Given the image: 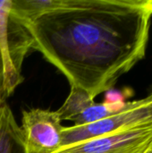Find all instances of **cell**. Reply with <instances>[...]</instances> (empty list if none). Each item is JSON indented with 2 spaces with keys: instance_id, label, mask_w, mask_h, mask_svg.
I'll return each instance as SVG.
<instances>
[{
  "instance_id": "30bf717a",
  "label": "cell",
  "mask_w": 152,
  "mask_h": 153,
  "mask_svg": "<svg viewBox=\"0 0 152 153\" xmlns=\"http://www.w3.org/2000/svg\"><path fill=\"white\" fill-rule=\"evenodd\" d=\"M143 153H152V144Z\"/></svg>"
},
{
  "instance_id": "ba28073f",
  "label": "cell",
  "mask_w": 152,
  "mask_h": 153,
  "mask_svg": "<svg viewBox=\"0 0 152 153\" xmlns=\"http://www.w3.org/2000/svg\"><path fill=\"white\" fill-rule=\"evenodd\" d=\"M126 105V102L116 101L106 103H96L84 109L79 116L73 119L74 126H81L95 123L106 117H108L119 111H121Z\"/></svg>"
},
{
  "instance_id": "5b68a950",
  "label": "cell",
  "mask_w": 152,
  "mask_h": 153,
  "mask_svg": "<svg viewBox=\"0 0 152 153\" xmlns=\"http://www.w3.org/2000/svg\"><path fill=\"white\" fill-rule=\"evenodd\" d=\"M58 113L30 108L22 112L20 126L27 153H56L62 148L64 126Z\"/></svg>"
},
{
  "instance_id": "8992f818",
  "label": "cell",
  "mask_w": 152,
  "mask_h": 153,
  "mask_svg": "<svg viewBox=\"0 0 152 153\" xmlns=\"http://www.w3.org/2000/svg\"><path fill=\"white\" fill-rule=\"evenodd\" d=\"M0 153H27L20 126L6 101L0 104Z\"/></svg>"
},
{
  "instance_id": "7a4b0ae2",
  "label": "cell",
  "mask_w": 152,
  "mask_h": 153,
  "mask_svg": "<svg viewBox=\"0 0 152 153\" xmlns=\"http://www.w3.org/2000/svg\"><path fill=\"white\" fill-rule=\"evenodd\" d=\"M11 7L12 0H0V52L7 98L24 80L22 64L32 45L30 35L11 12Z\"/></svg>"
},
{
  "instance_id": "52a82bcc",
  "label": "cell",
  "mask_w": 152,
  "mask_h": 153,
  "mask_svg": "<svg viewBox=\"0 0 152 153\" xmlns=\"http://www.w3.org/2000/svg\"><path fill=\"white\" fill-rule=\"evenodd\" d=\"M94 102V100L90 97L87 91L81 88L72 86L67 99L56 112L58 113L61 121H73L77 116Z\"/></svg>"
},
{
  "instance_id": "8fae6325",
  "label": "cell",
  "mask_w": 152,
  "mask_h": 153,
  "mask_svg": "<svg viewBox=\"0 0 152 153\" xmlns=\"http://www.w3.org/2000/svg\"><path fill=\"white\" fill-rule=\"evenodd\" d=\"M151 120H152V106H151Z\"/></svg>"
},
{
  "instance_id": "9c48e42d",
  "label": "cell",
  "mask_w": 152,
  "mask_h": 153,
  "mask_svg": "<svg viewBox=\"0 0 152 153\" xmlns=\"http://www.w3.org/2000/svg\"><path fill=\"white\" fill-rule=\"evenodd\" d=\"M7 96L4 90V63L2 58V54L0 52V104L6 101Z\"/></svg>"
},
{
  "instance_id": "277c9868",
  "label": "cell",
  "mask_w": 152,
  "mask_h": 153,
  "mask_svg": "<svg viewBox=\"0 0 152 153\" xmlns=\"http://www.w3.org/2000/svg\"><path fill=\"white\" fill-rule=\"evenodd\" d=\"M151 144L152 120H149L63 147L56 153H143Z\"/></svg>"
},
{
  "instance_id": "6da1fadb",
  "label": "cell",
  "mask_w": 152,
  "mask_h": 153,
  "mask_svg": "<svg viewBox=\"0 0 152 153\" xmlns=\"http://www.w3.org/2000/svg\"><path fill=\"white\" fill-rule=\"evenodd\" d=\"M31 49L92 100L146 54L152 0H12Z\"/></svg>"
},
{
  "instance_id": "3957f363",
  "label": "cell",
  "mask_w": 152,
  "mask_h": 153,
  "mask_svg": "<svg viewBox=\"0 0 152 153\" xmlns=\"http://www.w3.org/2000/svg\"><path fill=\"white\" fill-rule=\"evenodd\" d=\"M152 93L148 97L126 102L125 107L119 112L85 126L65 127L62 133V148L74 143L90 141L120 129L151 120Z\"/></svg>"
}]
</instances>
